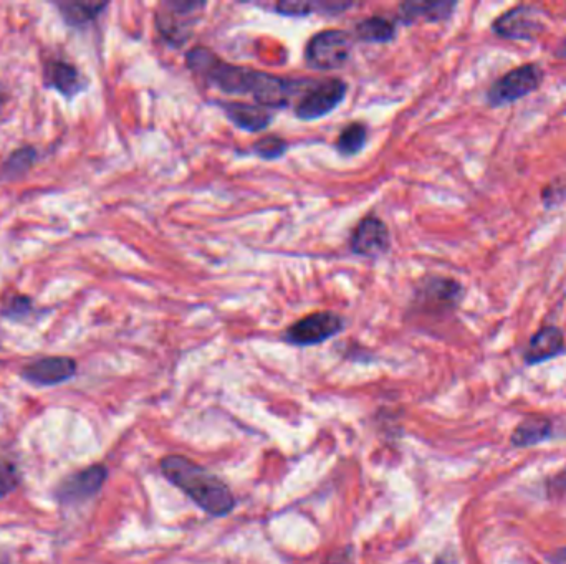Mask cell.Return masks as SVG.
<instances>
[{
    "instance_id": "3",
    "label": "cell",
    "mask_w": 566,
    "mask_h": 564,
    "mask_svg": "<svg viewBox=\"0 0 566 564\" xmlns=\"http://www.w3.org/2000/svg\"><path fill=\"white\" fill-rule=\"evenodd\" d=\"M466 297V288L459 280L429 275L416 283L411 308L429 316L452 315Z\"/></svg>"
},
{
    "instance_id": "12",
    "label": "cell",
    "mask_w": 566,
    "mask_h": 564,
    "mask_svg": "<svg viewBox=\"0 0 566 564\" xmlns=\"http://www.w3.org/2000/svg\"><path fill=\"white\" fill-rule=\"evenodd\" d=\"M77 361L68 356H47L27 364L22 378L35 386H57L77 374Z\"/></svg>"
},
{
    "instance_id": "14",
    "label": "cell",
    "mask_w": 566,
    "mask_h": 564,
    "mask_svg": "<svg viewBox=\"0 0 566 564\" xmlns=\"http://www.w3.org/2000/svg\"><path fill=\"white\" fill-rule=\"evenodd\" d=\"M566 353V341L563 331L555 325H545L528 341L523 354V361L528 366L547 363Z\"/></svg>"
},
{
    "instance_id": "24",
    "label": "cell",
    "mask_w": 566,
    "mask_h": 564,
    "mask_svg": "<svg viewBox=\"0 0 566 564\" xmlns=\"http://www.w3.org/2000/svg\"><path fill=\"white\" fill-rule=\"evenodd\" d=\"M19 470L10 460L0 459V498L7 497L19 487Z\"/></svg>"
},
{
    "instance_id": "4",
    "label": "cell",
    "mask_w": 566,
    "mask_h": 564,
    "mask_svg": "<svg viewBox=\"0 0 566 564\" xmlns=\"http://www.w3.org/2000/svg\"><path fill=\"white\" fill-rule=\"evenodd\" d=\"M353 34L343 29H327L313 35L305 45V62L318 72H331L345 67L353 53Z\"/></svg>"
},
{
    "instance_id": "20",
    "label": "cell",
    "mask_w": 566,
    "mask_h": 564,
    "mask_svg": "<svg viewBox=\"0 0 566 564\" xmlns=\"http://www.w3.org/2000/svg\"><path fill=\"white\" fill-rule=\"evenodd\" d=\"M57 9L62 15V19L72 27H83V25L95 22L103 10L108 9V2H72L63 0L57 2Z\"/></svg>"
},
{
    "instance_id": "28",
    "label": "cell",
    "mask_w": 566,
    "mask_h": 564,
    "mask_svg": "<svg viewBox=\"0 0 566 564\" xmlns=\"http://www.w3.org/2000/svg\"><path fill=\"white\" fill-rule=\"evenodd\" d=\"M550 558V563L552 564H566V546L560 548V550L555 551Z\"/></svg>"
},
{
    "instance_id": "18",
    "label": "cell",
    "mask_w": 566,
    "mask_h": 564,
    "mask_svg": "<svg viewBox=\"0 0 566 564\" xmlns=\"http://www.w3.org/2000/svg\"><path fill=\"white\" fill-rule=\"evenodd\" d=\"M553 434L552 422L547 417H527L515 427L510 442L514 447H533L550 439Z\"/></svg>"
},
{
    "instance_id": "10",
    "label": "cell",
    "mask_w": 566,
    "mask_h": 564,
    "mask_svg": "<svg viewBox=\"0 0 566 564\" xmlns=\"http://www.w3.org/2000/svg\"><path fill=\"white\" fill-rule=\"evenodd\" d=\"M391 249L388 225L376 214H368L355 225L350 234L351 254L363 259H379Z\"/></svg>"
},
{
    "instance_id": "22",
    "label": "cell",
    "mask_w": 566,
    "mask_h": 564,
    "mask_svg": "<svg viewBox=\"0 0 566 564\" xmlns=\"http://www.w3.org/2000/svg\"><path fill=\"white\" fill-rule=\"evenodd\" d=\"M35 161H37V149L32 146L17 149L0 166V181H12L24 176L34 166Z\"/></svg>"
},
{
    "instance_id": "15",
    "label": "cell",
    "mask_w": 566,
    "mask_h": 564,
    "mask_svg": "<svg viewBox=\"0 0 566 564\" xmlns=\"http://www.w3.org/2000/svg\"><path fill=\"white\" fill-rule=\"evenodd\" d=\"M457 9V2L452 0H437V2H403L398 7V20L403 24L411 25L414 22H429V24H439L451 19Z\"/></svg>"
},
{
    "instance_id": "19",
    "label": "cell",
    "mask_w": 566,
    "mask_h": 564,
    "mask_svg": "<svg viewBox=\"0 0 566 564\" xmlns=\"http://www.w3.org/2000/svg\"><path fill=\"white\" fill-rule=\"evenodd\" d=\"M350 2H279L275 12L282 17H308V15H338L351 9Z\"/></svg>"
},
{
    "instance_id": "6",
    "label": "cell",
    "mask_w": 566,
    "mask_h": 564,
    "mask_svg": "<svg viewBox=\"0 0 566 564\" xmlns=\"http://www.w3.org/2000/svg\"><path fill=\"white\" fill-rule=\"evenodd\" d=\"M545 72L537 63H523L497 78L485 93L490 108L512 105L542 87Z\"/></svg>"
},
{
    "instance_id": "25",
    "label": "cell",
    "mask_w": 566,
    "mask_h": 564,
    "mask_svg": "<svg viewBox=\"0 0 566 564\" xmlns=\"http://www.w3.org/2000/svg\"><path fill=\"white\" fill-rule=\"evenodd\" d=\"M32 311V300L25 295H14L9 298V302L4 303L2 306V316H7L10 320H17V318H24Z\"/></svg>"
},
{
    "instance_id": "16",
    "label": "cell",
    "mask_w": 566,
    "mask_h": 564,
    "mask_svg": "<svg viewBox=\"0 0 566 564\" xmlns=\"http://www.w3.org/2000/svg\"><path fill=\"white\" fill-rule=\"evenodd\" d=\"M44 78L45 87L58 91L65 98H73L87 87V82L82 77L80 70L62 58H53L47 63Z\"/></svg>"
},
{
    "instance_id": "5",
    "label": "cell",
    "mask_w": 566,
    "mask_h": 564,
    "mask_svg": "<svg viewBox=\"0 0 566 564\" xmlns=\"http://www.w3.org/2000/svg\"><path fill=\"white\" fill-rule=\"evenodd\" d=\"M348 83L341 78H310L307 88L295 103V116L302 121H315L330 115L345 101Z\"/></svg>"
},
{
    "instance_id": "27",
    "label": "cell",
    "mask_w": 566,
    "mask_h": 564,
    "mask_svg": "<svg viewBox=\"0 0 566 564\" xmlns=\"http://www.w3.org/2000/svg\"><path fill=\"white\" fill-rule=\"evenodd\" d=\"M351 561H353V548L346 546V548L331 553L323 564H351Z\"/></svg>"
},
{
    "instance_id": "31",
    "label": "cell",
    "mask_w": 566,
    "mask_h": 564,
    "mask_svg": "<svg viewBox=\"0 0 566 564\" xmlns=\"http://www.w3.org/2000/svg\"><path fill=\"white\" fill-rule=\"evenodd\" d=\"M434 564H456V560H454V556L451 553H446V555H441L434 561Z\"/></svg>"
},
{
    "instance_id": "29",
    "label": "cell",
    "mask_w": 566,
    "mask_h": 564,
    "mask_svg": "<svg viewBox=\"0 0 566 564\" xmlns=\"http://www.w3.org/2000/svg\"><path fill=\"white\" fill-rule=\"evenodd\" d=\"M555 57L560 58V60H566V37L560 42L557 48H555Z\"/></svg>"
},
{
    "instance_id": "11",
    "label": "cell",
    "mask_w": 566,
    "mask_h": 564,
    "mask_svg": "<svg viewBox=\"0 0 566 564\" xmlns=\"http://www.w3.org/2000/svg\"><path fill=\"white\" fill-rule=\"evenodd\" d=\"M106 478H108V469L105 465H92L65 478L55 490V497L67 505L87 502L100 492Z\"/></svg>"
},
{
    "instance_id": "21",
    "label": "cell",
    "mask_w": 566,
    "mask_h": 564,
    "mask_svg": "<svg viewBox=\"0 0 566 564\" xmlns=\"http://www.w3.org/2000/svg\"><path fill=\"white\" fill-rule=\"evenodd\" d=\"M368 138H370L368 126L363 121H353L338 134L335 149L343 158H353L366 148Z\"/></svg>"
},
{
    "instance_id": "8",
    "label": "cell",
    "mask_w": 566,
    "mask_h": 564,
    "mask_svg": "<svg viewBox=\"0 0 566 564\" xmlns=\"http://www.w3.org/2000/svg\"><path fill=\"white\" fill-rule=\"evenodd\" d=\"M345 328V318L335 311H315L288 326L282 338L288 345L308 348L335 338Z\"/></svg>"
},
{
    "instance_id": "2",
    "label": "cell",
    "mask_w": 566,
    "mask_h": 564,
    "mask_svg": "<svg viewBox=\"0 0 566 564\" xmlns=\"http://www.w3.org/2000/svg\"><path fill=\"white\" fill-rule=\"evenodd\" d=\"M159 467L174 487L212 517H227L236 508V497L231 488L194 460L184 455H168Z\"/></svg>"
},
{
    "instance_id": "23",
    "label": "cell",
    "mask_w": 566,
    "mask_h": 564,
    "mask_svg": "<svg viewBox=\"0 0 566 564\" xmlns=\"http://www.w3.org/2000/svg\"><path fill=\"white\" fill-rule=\"evenodd\" d=\"M254 153L264 161H277L288 151V143L279 134H267L252 146Z\"/></svg>"
},
{
    "instance_id": "1",
    "label": "cell",
    "mask_w": 566,
    "mask_h": 564,
    "mask_svg": "<svg viewBox=\"0 0 566 564\" xmlns=\"http://www.w3.org/2000/svg\"><path fill=\"white\" fill-rule=\"evenodd\" d=\"M186 65L194 75L201 77L209 87L227 95H250L255 105L267 110H283L300 98L310 78L277 77L254 68L240 67L222 60L211 48L194 47L186 53Z\"/></svg>"
},
{
    "instance_id": "30",
    "label": "cell",
    "mask_w": 566,
    "mask_h": 564,
    "mask_svg": "<svg viewBox=\"0 0 566 564\" xmlns=\"http://www.w3.org/2000/svg\"><path fill=\"white\" fill-rule=\"evenodd\" d=\"M7 101H9V95H7V91L5 88L0 85V115H2V111L5 110V106H7Z\"/></svg>"
},
{
    "instance_id": "26",
    "label": "cell",
    "mask_w": 566,
    "mask_h": 564,
    "mask_svg": "<svg viewBox=\"0 0 566 564\" xmlns=\"http://www.w3.org/2000/svg\"><path fill=\"white\" fill-rule=\"evenodd\" d=\"M566 201V181L557 179L555 182H550L547 186L543 187L542 202L543 206L547 209L562 206Z\"/></svg>"
},
{
    "instance_id": "9",
    "label": "cell",
    "mask_w": 566,
    "mask_h": 564,
    "mask_svg": "<svg viewBox=\"0 0 566 564\" xmlns=\"http://www.w3.org/2000/svg\"><path fill=\"white\" fill-rule=\"evenodd\" d=\"M547 30V12L532 4L515 5L492 24L497 37L515 42H533Z\"/></svg>"
},
{
    "instance_id": "17",
    "label": "cell",
    "mask_w": 566,
    "mask_h": 564,
    "mask_svg": "<svg viewBox=\"0 0 566 564\" xmlns=\"http://www.w3.org/2000/svg\"><path fill=\"white\" fill-rule=\"evenodd\" d=\"M398 35V27L393 20L384 15H371L360 20L353 30V39L363 44L384 45L393 42Z\"/></svg>"
},
{
    "instance_id": "7",
    "label": "cell",
    "mask_w": 566,
    "mask_h": 564,
    "mask_svg": "<svg viewBox=\"0 0 566 564\" xmlns=\"http://www.w3.org/2000/svg\"><path fill=\"white\" fill-rule=\"evenodd\" d=\"M206 5L204 2H164L159 5L154 22L164 42L169 47H183Z\"/></svg>"
},
{
    "instance_id": "13",
    "label": "cell",
    "mask_w": 566,
    "mask_h": 564,
    "mask_svg": "<svg viewBox=\"0 0 566 564\" xmlns=\"http://www.w3.org/2000/svg\"><path fill=\"white\" fill-rule=\"evenodd\" d=\"M216 105L221 108L232 125L247 133L267 130L274 121V113L264 106L240 103V101H216Z\"/></svg>"
}]
</instances>
